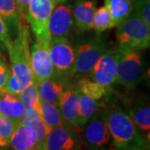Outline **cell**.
<instances>
[{
  "label": "cell",
  "mask_w": 150,
  "mask_h": 150,
  "mask_svg": "<svg viewBox=\"0 0 150 150\" xmlns=\"http://www.w3.org/2000/svg\"><path fill=\"white\" fill-rule=\"evenodd\" d=\"M80 130L68 124L52 129L47 136V150H82Z\"/></svg>",
  "instance_id": "9"
},
{
  "label": "cell",
  "mask_w": 150,
  "mask_h": 150,
  "mask_svg": "<svg viewBox=\"0 0 150 150\" xmlns=\"http://www.w3.org/2000/svg\"><path fill=\"white\" fill-rule=\"evenodd\" d=\"M56 4V0H31L23 16L25 22L31 28L35 39L48 46L51 41L48 21Z\"/></svg>",
  "instance_id": "7"
},
{
  "label": "cell",
  "mask_w": 150,
  "mask_h": 150,
  "mask_svg": "<svg viewBox=\"0 0 150 150\" xmlns=\"http://www.w3.org/2000/svg\"><path fill=\"white\" fill-rule=\"evenodd\" d=\"M49 56L54 66V78L66 83L74 75L75 50L67 38H51L48 48Z\"/></svg>",
  "instance_id": "6"
},
{
  "label": "cell",
  "mask_w": 150,
  "mask_h": 150,
  "mask_svg": "<svg viewBox=\"0 0 150 150\" xmlns=\"http://www.w3.org/2000/svg\"><path fill=\"white\" fill-rule=\"evenodd\" d=\"M47 147L38 144L36 133L33 129L21 121L17 123L15 129L9 140L12 150H37L38 148Z\"/></svg>",
  "instance_id": "15"
},
{
  "label": "cell",
  "mask_w": 150,
  "mask_h": 150,
  "mask_svg": "<svg viewBox=\"0 0 150 150\" xmlns=\"http://www.w3.org/2000/svg\"><path fill=\"white\" fill-rule=\"evenodd\" d=\"M102 104L90 97L84 95L83 93L79 94V125L80 131L87 121L92 116L98 112L101 108Z\"/></svg>",
  "instance_id": "24"
},
{
  "label": "cell",
  "mask_w": 150,
  "mask_h": 150,
  "mask_svg": "<svg viewBox=\"0 0 150 150\" xmlns=\"http://www.w3.org/2000/svg\"><path fill=\"white\" fill-rule=\"evenodd\" d=\"M8 149H9L8 143H7L5 140H4L0 137V150Z\"/></svg>",
  "instance_id": "33"
},
{
  "label": "cell",
  "mask_w": 150,
  "mask_h": 150,
  "mask_svg": "<svg viewBox=\"0 0 150 150\" xmlns=\"http://www.w3.org/2000/svg\"><path fill=\"white\" fill-rule=\"evenodd\" d=\"M3 89L8 92V93H10L13 94V95L19 97L21 92L23 89V87L21 84V83L18 81V79H17L16 76L11 73Z\"/></svg>",
  "instance_id": "29"
},
{
  "label": "cell",
  "mask_w": 150,
  "mask_h": 150,
  "mask_svg": "<svg viewBox=\"0 0 150 150\" xmlns=\"http://www.w3.org/2000/svg\"><path fill=\"white\" fill-rule=\"evenodd\" d=\"M28 29L25 20H22L16 38L6 46L10 59L13 74L15 75L23 87L33 82L30 66V48L28 41Z\"/></svg>",
  "instance_id": "2"
},
{
  "label": "cell",
  "mask_w": 150,
  "mask_h": 150,
  "mask_svg": "<svg viewBox=\"0 0 150 150\" xmlns=\"http://www.w3.org/2000/svg\"><path fill=\"white\" fill-rule=\"evenodd\" d=\"M108 129L116 150L145 149L147 143L136 125L123 108L112 106L103 108Z\"/></svg>",
  "instance_id": "1"
},
{
  "label": "cell",
  "mask_w": 150,
  "mask_h": 150,
  "mask_svg": "<svg viewBox=\"0 0 150 150\" xmlns=\"http://www.w3.org/2000/svg\"><path fill=\"white\" fill-rule=\"evenodd\" d=\"M17 123L11 118L0 113V137L9 144V140L13 133Z\"/></svg>",
  "instance_id": "27"
},
{
  "label": "cell",
  "mask_w": 150,
  "mask_h": 150,
  "mask_svg": "<svg viewBox=\"0 0 150 150\" xmlns=\"http://www.w3.org/2000/svg\"><path fill=\"white\" fill-rule=\"evenodd\" d=\"M76 86L81 93L90 97L95 100H100L103 98L107 97L108 92L111 90L106 88L92 79H88L84 76L79 79Z\"/></svg>",
  "instance_id": "23"
},
{
  "label": "cell",
  "mask_w": 150,
  "mask_h": 150,
  "mask_svg": "<svg viewBox=\"0 0 150 150\" xmlns=\"http://www.w3.org/2000/svg\"><path fill=\"white\" fill-rule=\"evenodd\" d=\"M0 16L4 19L9 33H15L17 36L22 18L18 9L15 0H0Z\"/></svg>",
  "instance_id": "19"
},
{
  "label": "cell",
  "mask_w": 150,
  "mask_h": 150,
  "mask_svg": "<svg viewBox=\"0 0 150 150\" xmlns=\"http://www.w3.org/2000/svg\"><path fill=\"white\" fill-rule=\"evenodd\" d=\"M97 150H108V149H104V148H101V149H98Z\"/></svg>",
  "instance_id": "36"
},
{
  "label": "cell",
  "mask_w": 150,
  "mask_h": 150,
  "mask_svg": "<svg viewBox=\"0 0 150 150\" xmlns=\"http://www.w3.org/2000/svg\"><path fill=\"white\" fill-rule=\"evenodd\" d=\"M118 49H108L97 61L89 76L93 80L100 83L108 89L116 83Z\"/></svg>",
  "instance_id": "11"
},
{
  "label": "cell",
  "mask_w": 150,
  "mask_h": 150,
  "mask_svg": "<svg viewBox=\"0 0 150 150\" xmlns=\"http://www.w3.org/2000/svg\"><path fill=\"white\" fill-rule=\"evenodd\" d=\"M143 76L144 63L140 51L119 47L115 83L132 88L139 83Z\"/></svg>",
  "instance_id": "5"
},
{
  "label": "cell",
  "mask_w": 150,
  "mask_h": 150,
  "mask_svg": "<svg viewBox=\"0 0 150 150\" xmlns=\"http://www.w3.org/2000/svg\"><path fill=\"white\" fill-rule=\"evenodd\" d=\"M0 59H4V57L2 55V54H1V52H0Z\"/></svg>",
  "instance_id": "35"
},
{
  "label": "cell",
  "mask_w": 150,
  "mask_h": 150,
  "mask_svg": "<svg viewBox=\"0 0 150 150\" xmlns=\"http://www.w3.org/2000/svg\"><path fill=\"white\" fill-rule=\"evenodd\" d=\"M40 106L41 118L49 132L52 129L65 124L58 105L50 103L40 102Z\"/></svg>",
  "instance_id": "22"
},
{
  "label": "cell",
  "mask_w": 150,
  "mask_h": 150,
  "mask_svg": "<svg viewBox=\"0 0 150 150\" xmlns=\"http://www.w3.org/2000/svg\"><path fill=\"white\" fill-rule=\"evenodd\" d=\"M74 50V74L83 77L91 73L97 61L108 50V44L100 34H97L79 39Z\"/></svg>",
  "instance_id": "4"
},
{
  "label": "cell",
  "mask_w": 150,
  "mask_h": 150,
  "mask_svg": "<svg viewBox=\"0 0 150 150\" xmlns=\"http://www.w3.org/2000/svg\"><path fill=\"white\" fill-rule=\"evenodd\" d=\"M65 88V83L55 78L44 79L38 83L40 102H47L59 106L60 96Z\"/></svg>",
  "instance_id": "18"
},
{
  "label": "cell",
  "mask_w": 150,
  "mask_h": 150,
  "mask_svg": "<svg viewBox=\"0 0 150 150\" xmlns=\"http://www.w3.org/2000/svg\"><path fill=\"white\" fill-rule=\"evenodd\" d=\"M96 10L94 0H77L73 8V21L79 33L89 32L93 29V19Z\"/></svg>",
  "instance_id": "14"
},
{
  "label": "cell",
  "mask_w": 150,
  "mask_h": 150,
  "mask_svg": "<svg viewBox=\"0 0 150 150\" xmlns=\"http://www.w3.org/2000/svg\"><path fill=\"white\" fill-rule=\"evenodd\" d=\"M74 21L71 8L59 5L54 8L48 21V30L51 38H68L73 29Z\"/></svg>",
  "instance_id": "13"
},
{
  "label": "cell",
  "mask_w": 150,
  "mask_h": 150,
  "mask_svg": "<svg viewBox=\"0 0 150 150\" xmlns=\"http://www.w3.org/2000/svg\"><path fill=\"white\" fill-rule=\"evenodd\" d=\"M126 112L132 118L133 122L142 131L149 133L150 130V108L146 99L129 100L126 103Z\"/></svg>",
  "instance_id": "16"
},
{
  "label": "cell",
  "mask_w": 150,
  "mask_h": 150,
  "mask_svg": "<svg viewBox=\"0 0 150 150\" xmlns=\"http://www.w3.org/2000/svg\"><path fill=\"white\" fill-rule=\"evenodd\" d=\"M80 135L83 144L88 150H97L108 144L111 138L103 108L87 121L81 129Z\"/></svg>",
  "instance_id": "8"
},
{
  "label": "cell",
  "mask_w": 150,
  "mask_h": 150,
  "mask_svg": "<svg viewBox=\"0 0 150 150\" xmlns=\"http://www.w3.org/2000/svg\"><path fill=\"white\" fill-rule=\"evenodd\" d=\"M65 1L67 0H56V2H59V3H64Z\"/></svg>",
  "instance_id": "34"
},
{
  "label": "cell",
  "mask_w": 150,
  "mask_h": 150,
  "mask_svg": "<svg viewBox=\"0 0 150 150\" xmlns=\"http://www.w3.org/2000/svg\"><path fill=\"white\" fill-rule=\"evenodd\" d=\"M115 27H117L116 23L105 6H102L95 10L93 19V29L96 34H101L108 29Z\"/></svg>",
  "instance_id": "25"
},
{
  "label": "cell",
  "mask_w": 150,
  "mask_h": 150,
  "mask_svg": "<svg viewBox=\"0 0 150 150\" xmlns=\"http://www.w3.org/2000/svg\"><path fill=\"white\" fill-rule=\"evenodd\" d=\"M12 40L8 28L7 27L6 23L0 16V47L6 48L8 43Z\"/></svg>",
  "instance_id": "30"
},
{
  "label": "cell",
  "mask_w": 150,
  "mask_h": 150,
  "mask_svg": "<svg viewBox=\"0 0 150 150\" xmlns=\"http://www.w3.org/2000/svg\"><path fill=\"white\" fill-rule=\"evenodd\" d=\"M80 92L76 85H68L62 93L59 102V108L63 120L68 124L79 130V108Z\"/></svg>",
  "instance_id": "12"
},
{
  "label": "cell",
  "mask_w": 150,
  "mask_h": 150,
  "mask_svg": "<svg viewBox=\"0 0 150 150\" xmlns=\"http://www.w3.org/2000/svg\"><path fill=\"white\" fill-rule=\"evenodd\" d=\"M104 6L109 11L117 26L134 10V0H104Z\"/></svg>",
  "instance_id": "21"
},
{
  "label": "cell",
  "mask_w": 150,
  "mask_h": 150,
  "mask_svg": "<svg viewBox=\"0 0 150 150\" xmlns=\"http://www.w3.org/2000/svg\"><path fill=\"white\" fill-rule=\"evenodd\" d=\"M10 74L11 71L6 64L5 59H0V90L4 88Z\"/></svg>",
  "instance_id": "31"
},
{
  "label": "cell",
  "mask_w": 150,
  "mask_h": 150,
  "mask_svg": "<svg viewBox=\"0 0 150 150\" xmlns=\"http://www.w3.org/2000/svg\"><path fill=\"white\" fill-rule=\"evenodd\" d=\"M117 28L116 38L120 48L140 51L149 47L150 25L135 10Z\"/></svg>",
  "instance_id": "3"
},
{
  "label": "cell",
  "mask_w": 150,
  "mask_h": 150,
  "mask_svg": "<svg viewBox=\"0 0 150 150\" xmlns=\"http://www.w3.org/2000/svg\"><path fill=\"white\" fill-rule=\"evenodd\" d=\"M134 10L150 25V0H134Z\"/></svg>",
  "instance_id": "28"
},
{
  "label": "cell",
  "mask_w": 150,
  "mask_h": 150,
  "mask_svg": "<svg viewBox=\"0 0 150 150\" xmlns=\"http://www.w3.org/2000/svg\"><path fill=\"white\" fill-rule=\"evenodd\" d=\"M24 110L25 107L19 97L4 89L0 90V113L18 123L21 121Z\"/></svg>",
  "instance_id": "17"
},
{
  "label": "cell",
  "mask_w": 150,
  "mask_h": 150,
  "mask_svg": "<svg viewBox=\"0 0 150 150\" xmlns=\"http://www.w3.org/2000/svg\"><path fill=\"white\" fill-rule=\"evenodd\" d=\"M30 1L31 0H15L18 9L19 11V13H20V16H21L22 18H23V16L27 11L28 6L29 4Z\"/></svg>",
  "instance_id": "32"
},
{
  "label": "cell",
  "mask_w": 150,
  "mask_h": 150,
  "mask_svg": "<svg viewBox=\"0 0 150 150\" xmlns=\"http://www.w3.org/2000/svg\"><path fill=\"white\" fill-rule=\"evenodd\" d=\"M19 98L24 107L34 108L40 114L41 106L38 93V84L34 81L23 88V91L19 95Z\"/></svg>",
  "instance_id": "26"
},
{
  "label": "cell",
  "mask_w": 150,
  "mask_h": 150,
  "mask_svg": "<svg viewBox=\"0 0 150 150\" xmlns=\"http://www.w3.org/2000/svg\"><path fill=\"white\" fill-rule=\"evenodd\" d=\"M21 122L30 126L35 131L38 144L46 146V139L49 131L44 125L41 115L37 110L31 108H25Z\"/></svg>",
  "instance_id": "20"
},
{
  "label": "cell",
  "mask_w": 150,
  "mask_h": 150,
  "mask_svg": "<svg viewBox=\"0 0 150 150\" xmlns=\"http://www.w3.org/2000/svg\"><path fill=\"white\" fill-rule=\"evenodd\" d=\"M132 150H144V149H132Z\"/></svg>",
  "instance_id": "37"
},
{
  "label": "cell",
  "mask_w": 150,
  "mask_h": 150,
  "mask_svg": "<svg viewBox=\"0 0 150 150\" xmlns=\"http://www.w3.org/2000/svg\"><path fill=\"white\" fill-rule=\"evenodd\" d=\"M48 48L49 46L37 39L30 48V66L33 81L37 84L54 76V66L50 59Z\"/></svg>",
  "instance_id": "10"
}]
</instances>
